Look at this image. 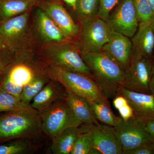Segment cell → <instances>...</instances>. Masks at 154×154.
<instances>
[{
	"label": "cell",
	"instance_id": "obj_1",
	"mask_svg": "<svg viewBox=\"0 0 154 154\" xmlns=\"http://www.w3.org/2000/svg\"><path fill=\"white\" fill-rule=\"evenodd\" d=\"M82 57L91 71L92 77L108 98L118 95L124 80V70L102 51H81Z\"/></svg>",
	"mask_w": 154,
	"mask_h": 154
},
{
	"label": "cell",
	"instance_id": "obj_2",
	"mask_svg": "<svg viewBox=\"0 0 154 154\" xmlns=\"http://www.w3.org/2000/svg\"><path fill=\"white\" fill-rule=\"evenodd\" d=\"M45 71L50 79L60 83L72 94L91 103L100 101L109 104L107 97L92 77L50 65Z\"/></svg>",
	"mask_w": 154,
	"mask_h": 154
},
{
	"label": "cell",
	"instance_id": "obj_3",
	"mask_svg": "<svg viewBox=\"0 0 154 154\" xmlns=\"http://www.w3.org/2000/svg\"><path fill=\"white\" fill-rule=\"evenodd\" d=\"M42 132L40 114L35 109L8 112L0 116V140L37 137Z\"/></svg>",
	"mask_w": 154,
	"mask_h": 154
},
{
	"label": "cell",
	"instance_id": "obj_4",
	"mask_svg": "<svg viewBox=\"0 0 154 154\" xmlns=\"http://www.w3.org/2000/svg\"><path fill=\"white\" fill-rule=\"evenodd\" d=\"M0 86L9 93L20 98L24 86L36 76L46 73L43 69L27 55H19L2 68Z\"/></svg>",
	"mask_w": 154,
	"mask_h": 154
},
{
	"label": "cell",
	"instance_id": "obj_5",
	"mask_svg": "<svg viewBox=\"0 0 154 154\" xmlns=\"http://www.w3.org/2000/svg\"><path fill=\"white\" fill-rule=\"evenodd\" d=\"M45 57L50 65L92 77L91 71L82 57L80 48L75 45L65 41L55 42L46 51Z\"/></svg>",
	"mask_w": 154,
	"mask_h": 154
},
{
	"label": "cell",
	"instance_id": "obj_6",
	"mask_svg": "<svg viewBox=\"0 0 154 154\" xmlns=\"http://www.w3.org/2000/svg\"><path fill=\"white\" fill-rule=\"evenodd\" d=\"M40 116L42 132L51 138L67 128L82 125L65 99L55 102Z\"/></svg>",
	"mask_w": 154,
	"mask_h": 154
},
{
	"label": "cell",
	"instance_id": "obj_7",
	"mask_svg": "<svg viewBox=\"0 0 154 154\" xmlns=\"http://www.w3.org/2000/svg\"><path fill=\"white\" fill-rule=\"evenodd\" d=\"M154 68L153 59L131 56L124 70V80L121 86L136 92L150 94L149 84Z\"/></svg>",
	"mask_w": 154,
	"mask_h": 154
},
{
	"label": "cell",
	"instance_id": "obj_8",
	"mask_svg": "<svg viewBox=\"0 0 154 154\" xmlns=\"http://www.w3.org/2000/svg\"><path fill=\"white\" fill-rule=\"evenodd\" d=\"M105 22L110 30L132 38L140 23L133 0H121L110 12Z\"/></svg>",
	"mask_w": 154,
	"mask_h": 154
},
{
	"label": "cell",
	"instance_id": "obj_9",
	"mask_svg": "<svg viewBox=\"0 0 154 154\" xmlns=\"http://www.w3.org/2000/svg\"><path fill=\"white\" fill-rule=\"evenodd\" d=\"M79 31L81 51H98L110 39L111 30L104 20L98 16L81 22Z\"/></svg>",
	"mask_w": 154,
	"mask_h": 154
},
{
	"label": "cell",
	"instance_id": "obj_10",
	"mask_svg": "<svg viewBox=\"0 0 154 154\" xmlns=\"http://www.w3.org/2000/svg\"><path fill=\"white\" fill-rule=\"evenodd\" d=\"M123 154L144 144L154 142L145 123L132 118L127 121L122 119L114 127Z\"/></svg>",
	"mask_w": 154,
	"mask_h": 154
},
{
	"label": "cell",
	"instance_id": "obj_11",
	"mask_svg": "<svg viewBox=\"0 0 154 154\" xmlns=\"http://www.w3.org/2000/svg\"><path fill=\"white\" fill-rule=\"evenodd\" d=\"M29 19L28 11L9 19L0 23V37L13 51H18L27 36Z\"/></svg>",
	"mask_w": 154,
	"mask_h": 154
},
{
	"label": "cell",
	"instance_id": "obj_12",
	"mask_svg": "<svg viewBox=\"0 0 154 154\" xmlns=\"http://www.w3.org/2000/svg\"><path fill=\"white\" fill-rule=\"evenodd\" d=\"M86 125L91 132L94 148L100 154H123L114 127L99 122Z\"/></svg>",
	"mask_w": 154,
	"mask_h": 154
},
{
	"label": "cell",
	"instance_id": "obj_13",
	"mask_svg": "<svg viewBox=\"0 0 154 154\" xmlns=\"http://www.w3.org/2000/svg\"><path fill=\"white\" fill-rule=\"evenodd\" d=\"M127 99L134 111V118L145 123L154 120V96L151 94L136 92L120 86L118 94Z\"/></svg>",
	"mask_w": 154,
	"mask_h": 154
},
{
	"label": "cell",
	"instance_id": "obj_14",
	"mask_svg": "<svg viewBox=\"0 0 154 154\" xmlns=\"http://www.w3.org/2000/svg\"><path fill=\"white\" fill-rule=\"evenodd\" d=\"M101 51L113 58L125 70L131 60L132 43L129 37L111 30L109 41Z\"/></svg>",
	"mask_w": 154,
	"mask_h": 154
},
{
	"label": "cell",
	"instance_id": "obj_15",
	"mask_svg": "<svg viewBox=\"0 0 154 154\" xmlns=\"http://www.w3.org/2000/svg\"><path fill=\"white\" fill-rule=\"evenodd\" d=\"M42 9L57 25L67 39H72L79 35V28L62 5L54 2L44 3Z\"/></svg>",
	"mask_w": 154,
	"mask_h": 154
},
{
	"label": "cell",
	"instance_id": "obj_16",
	"mask_svg": "<svg viewBox=\"0 0 154 154\" xmlns=\"http://www.w3.org/2000/svg\"><path fill=\"white\" fill-rule=\"evenodd\" d=\"M67 91L61 84L50 79L32 100L30 105L39 114L57 101L64 99Z\"/></svg>",
	"mask_w": 154,
	"mask_h": 154
},
{
	"label": "cell",
	"instance_id": "obj_17",
	"mask_svg": "<svg viewBox=\"0 0 154 154\" xmlns=\"http://www.w3.org/2000/svg\"><path fill=\"white\" fill-rule=\"evenodd\" d=\"M131 56L153 59L154 35L150 23L140 22L137 30L131 38Z\"/></svg>",
	"mask_w": 154,
	"mask_h": 154
},
{
	"label": "cell",
	"instance_id": "obj_18",
	"mask_svg": "<svg viewBox=\"0 0 154 154\" xmlns=\"http://www.w3.org/2000/svg\"><path fill=\"white\" fill-rule=\"evenodd\" d=\"M65 99L82 125H91L99 123L92 110L91 103L87 100L68 91Z\"/></svg>",
	"mask_w": 154,
	"mask_h": 154
},
{
	"label": "cell",
	"instance_id": "obj_19",
	"mask_svg": "<svg viewBox=\"0 0 154 154\" xmlns=\"http://www.w3.org/2000/svg\"><path fill=\"white\" fill-rule=\"evenodd\" d=\"M36 22L38 31L45 40L54 43L66 40L61 30L42 9L37 11Z\"/></svg>",
	"mask_w": 154,
	"mask_h": 154
},
{
	"label": "cell",
	"instance_id": "obj_20",
	"mask_svg": "<svg viewBox=\"0 0 154 154\" xmlns=\"http://www.w3.org/2000/svg\"><path fill=\"white\" fill-rule=\"evenodd\" d=\"M82 130L72 127L63 131L51 138V150L54 154H70Z\"/></svg>",
	"mask_w": 154,
	"mask_h": 154
},
{
	"label": "cell",
	"instance_id": "obj_21",
	"mask_svg": "<svg viewBox=\"0 0 154 154\" xmlns=\"http://www.w3.org/2000/svg\"><path fill=\"white\" fill-rule=\"evenodd\" d=\"M37 0H0V18L2 20L28 11Z\"/></svg>",
	"mask_w": 154,
	"mask_h": 154
},
{
	"label": "cell",
	"instance_id": "obj_22",
	"mask_svg": "<svg viewBox=\"0 0 154 154\" xmlns=\"http://www.w3.org/2000/svg\"><path fill=\"white\" fill-rule=\"evenodd\" d=\"M91 104L96 118L103 124L114 127L122 119L113 113L110 104L100 101H94Z\"/></svg>",
	"mask_w": 154,
	"mask_h": 154
},
{
	"label": "cell",
	"instance_id": "obj_23",
	"mask_svg": "<svg viewBox=\"0 0 154 154\" xmlns=\"http://www.w3.org/2000/svg\"><path fill=\"white\" fill-rule=\"evenodd\" d=\"M33 109L30 105L21 101L20 98L5 91L0 86V113Z\"/></svg>",
	"mask_w": 154,
	"mask_h": 154
},
{
	"label": "cell",
	"instance_id": "obj_24",
	"mask_svg": "<svg viewBox=\"0 0 154 154\" xmlns=\"http://www.w3.org/2000/svg\"><path fill=\"white\" fill-rule=\"evenodd\" d=\"M50 80L46 73L36 76L30 83L23 87L20 99L22 102L30 105L32 100Z\"/></svg>",
	"mask_w": 154,
	"mask_h": 154
},
{
	"label": "cell",
	"instance_id": "obj_25",
	"mask_svg": "<svg viewBox=\"0 0 154 154\" xmlns=\"http://www.w3.org/2000/svg\"><path fill=\"white\" fill-rule=\"evenodd\" d=\"M70 154H100L94 148L91 132L86 127L82 130Z\"/></svg>",
	"mask_w": 154,
	"mask_h": 154
},
{
	"label": "cell",
	"instance_id": "obj_26",
	"mask_svg": "<svg viewBox=\"0 0 154 154\" xmlns=\"http://www.w3.org/2000/svg\"><path fill=\"white\" fill-rule=\"evenodd\" d=\"M99 8V0H77L75 11L82 22L97 16Z\"/></svg>",
	"mask_w": 154,
	"mask_h": 154
},
{
	"label": "cell",
	"instance_id": "obj_27",
	"mask_svg": "<svg viewBox=\"0 0 154 154\" xmlns=\"http://www.w3.org/2000/svg\"><path fill=\"white\" fill-rule=\"evenodd\" d=\"M32 145L27 140H20L0 145V154H22L30 152Z\"/></svg>",
	"mask_w": 154,
	"mask_h": 154
},
{
	"label": "cell",
	"instance_id": "obj_28",
	"mask_svg": "<svg viewBox=\"0 0 154 154\" xmlns=\"http://www.w3.org/2000/svg\"><path fill=\"white\" fill-rule=\"evenodd\" d=\"M139 22L150 23L154 12L148 0H133Z\"/></svg>",
	"mask_w": 154,
	"mask_h": 154
},
{
	"label": "cell",
	"instance_id": "obj_29",
	"mask_svg": "<svg viewBox=\"0 0 154 154\" xmlns=\"http://www.w3.org/2000/svg\"><path fill=\"white\" fill-rule=\"evenodd\" d=\"M121 0H99V8L97 16L106 21L111 11Z\"/></svg>",
	"mask_w": 154,
	"mask_h": 154
},
{
	"label": "cell",
	"instance_id": "obj_30",
	"mask_svg": "<svg viewBox=\"0 0 154 154\" xmlns=\"http://www.w3.org/2000/svg\"><path fill=\"white\" fill-rule=\"evenodd\" d=\"M124 154H154V142L144 144L124 152Z\"/></svg>",
	"mask_w": 154,
	"mask_h": 154
},
{
	"label": "cell",
	"instance_id": "obj_31",
	"mask_svg": "<svg viewBox=\"0 0 154 154\" xmlns=\"http://www.w3.org/2000/svg\"><path fill=\"white\" fill-rule=\"evenodd\" d=\"M120 117L124 121L129 120L134 117V111L129 104L122 107L118 110Z\"/></svg>",
	"mask_w": 154,
	"mask_h": 154
},
{
	"label": "cell",
	"instance_id": "obj_32",
	"mask_svg": "<svg viewBox=\"0 0 154 154\" xmlns=\"http://www.w3.org/2000/svg\"><path fill=\"white\" fill-rule=\"evenodd\" d=\"M113 103L114 107L118 110L122 107L128 105V102L125 97L119 94L114 97Z\"/></svg>",
	"mask_w": 154,
	"mask_h": 154
},
{
	"label": "cell",
	"instance_id": "obj_33",
	"mask_svg": "<svg viewBox=\"0 0 154 154\" xmlns=\"http://www.w3.org/2000/svg\"><path fill=\"white\" fill-rule=\"evenodd\" d=\"M145 125L149 133L154 141V120L146 122Z\"/></svg>",
	"mask_w": 154,
	"mask_h": 154
},
{
	"label": "cell",
	"instance_id": "obj_34",
	"mask_svg": "<svg viewBox=\"0 0 154 154\" xmlns=\"http://www.w3.org/2000/svg\"><path fill=\"white\" fill-rule=\"evenodd\" d=\"M149 91L150 94L154 96V68L149 84Z\"/></svg>",
	"mask_w": 154,
	"mask_h": 154
},
{
	"label": "cell",
	"instance_id": "obj_35",
	"mask_svg": "<svg viewBox=\"0 0 154 154\" xmlns=\"http://www.w3.org/2000/svg\"><path fill=\"white\" fill-rule=\"evenodd\" d=\"M63 1L75 10L77 0H63Z\"/></svg>",
	"mask_w": 154,
	"mask_h": 154
},
{
	"label": "cell",
	"instance_id": "obj_36",
	"mask_svg": "<svg viewBox=\"0 0 154 154\" xmlns=\"http://www.w3.org/2000/svg\"><path fill=\"white\" fill-rule=\"evenodd\" d=\"M150 24L152 30L154 35V16L153 17V18H152L151 21L150 22Z\"/></svg>",
	"mask_w": 154,
	"mask_h": 154
},
{
	"label": "cell",
	"instance_id": "obj_37",
	"mask_svg": "<svg viewBox=\"0 0 154 154\" xmlns=\"http://www.w3.org/2000/svg\"><path fill=\"white\" fill-rule=\"evenodd\" d=\"M154 12V0H148Z\"/></svg>",
	"mask_w": 154,
	"mask_h": 154
},
{
	"label": "cell",
	"instance_id": "obj_38",
	"mask_svg": "<svg viewBox=\"0 0 154 154\" xmlns=\"http://www.w3.org/2000/svg\"><path fill=\"white\" fill-rule=\"evenodd\" d=\"M4 46H5V45H4V42L0 37V49H2Z\"/></svg>",
	"mask_w": 154,
	"mask_h": 154
},
{
	"label": "cell",
	"instance_id": "obj_39",
	"mask_svg": "<svg viewBox=\"0 0 154 154\" xmlns=\"http://www.w3.org/2000/svg\"><path fill=\"white\" fill-rule=\"evenodd\" d=\"M2 69L1 67L0 66V75H1V73H2Z\"/></svg>",
	"mask_w": 154,
	"mask_h": 154
},
{
	"label": "cell",
	"instance_id": "obj_40",
	"mask_svg": "<svg viewBox=\"0 0 154 154\" xmlns=\"http://www.w3.org/2000/svg\"><path fill=\"white\" fill-rule=\"evenodd\" d=\"M2 19H1V18H0V23H1V22H2Z\"/></svg>",
	"mask_w": 154,
	"mask_h": 154
}]
</instances>
